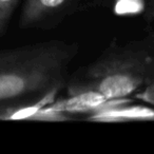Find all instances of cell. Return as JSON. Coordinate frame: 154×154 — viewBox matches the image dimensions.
Returning a JSON list of instances; mask_svg holds the SVG:
<instances>
[{
    "label": "cell",
    "mask_w": 154,
    "mask_h": 154,
    "mask_svg": "<svg viewBox=\"0 0 154 154\" xmlns=\"http://www.w3.org/2000/svg\"><path fill=\"white\" fill-rule=\"evenodd\" d=\"M110 100L97 91H85L54 101L45 108L48 112L56 113H92L98 108L107 105Z\"/></svg>",
    "instance_id": "cell-6"
},
{
    "label": "cell",
    "mask_w": 154,
    "mask_h": 154,
    "mask_svg": "<svg viewBox=\"0 0 154 154\" xmlns=\"http://www.w3.org/2000/svg\"><path fill=\"white\" fill-rule=\"evenodd\" d=\"M78 51L58 39L0 51V103L61 90Z\"/></svg>",
    "instance_id": "cell-1"
},
{
    "label": "cell",
    "mask_w": 154,
    "mask_h": 154,
    "mask_svg": "<svg viewBox=\"0 0 154 154\" xmlns=\"http://www.w3.org/2000/svg\"><path fill=\"white\" fill-rule=\"evenodd\" d=\"M136 97L143 101L154 105V84L151 85V86H148L143 90L137 92Z\"/></svg>",
    "instance_id": "cell-9"
},
{
    "label": "cell",
    "mask_w": 154,
    "mask_h": 154,
    "mask_svg": "<svg viewBox=\"0 0 154 154\" xmlns=\"http://www.w3.org/2000/svg\"><path fill=\"white\" fill-rule=\"evenodd\" d=\"M59 89H54L45 94L11 103H0V120H40V122H64L68 116L62 113L48 112L47 106L55 101Z\"/></svg>",
    "instance_id": "cell-3"
},
{
    "label": "cell",
    "mask_w": 154,
    "mask_h": 154,
    "mask_svg": "<svg viewBox=\"0 0 154 154\" xmlns=\"http://www.w3.org/2000/svg\"><path fill=\"white\" fill-rule=\"evenodd\" d=\"M127 101V98L112 99L107 105L90 113L88 119L106 122L154 119V109L145 106H126Z\"/></svg>",
    "instance_id": "cell-4"
},
{
    "label": "cell",
    "mask_w": 154,
    "mask_h": 154,
    "mask_svg": "<svg viewBox=\"0 0 154 154\" xmlns=\"http://www.w3.org/2000/svg\"><path fill=\"white\" fill-rule=\"evenodd\" d=\"M21 0H0V36L5 33L13 13Z\"/></svg>",
    "instance_id": "cell-7"
},
{
    "label": "cell",
    "mask_w": 154,
    "mask_h": 154,
    "mask_svg": "<svg viewBox=\"0 0 154 154\" xmlns=\"http://www.w3.org/2000/svg\"><path fill=\"white\" fill-rule=\"evenodd\" d=\"M76 0H26L21 10L19 26L29 29L66 11Z\"/></svg>",
    "instance_id": "cell-5"
},
{
    "label": "cell",
    "mask_w": 154,
    "mask_h": 154,
    "mask_svg": "<svg viewBox=\"0 0 154 154\" xmlns=\"http://www.w3.org/2000/svg\"><path fill=\"white\" fill-rule=\"evenodd\" d=\"M154 84V33L126 43L112 42L94 61L70 75L69 95L97 91L127 98Z\"/></svg>",
    "instance_id": "cell-2"
},
{
    "label": "cell",
    "mask_w": 154,
    "mask_h": 154,
    "mask_svg": "<svg viewBox=\"0 0 154 154\" xmlns=\"http://www.w3.org/2000/svg\"><path fill=\"white\" fill-rule=\"evenodd\" d=\"M145 11L143 0H116L115 13L117 15L138 14Z\"/></svg>",
    "instance_id": "cell-8"
},
{
    "label": "cell",
    "mask_w": 154,
    "mask_h": 154,
    "mask_svg": "<svg viewBox=\"0 0 154 154\" xmlns=\"http://www.w3.org/2000/svg\"><path fill=\"white\" fill-rule=\"evenodd\" d=\"M145 1V13L149 21L154 22V0H143Z\"/></svg>",
    "instance_id": "cell-10"
}]
</instances>
